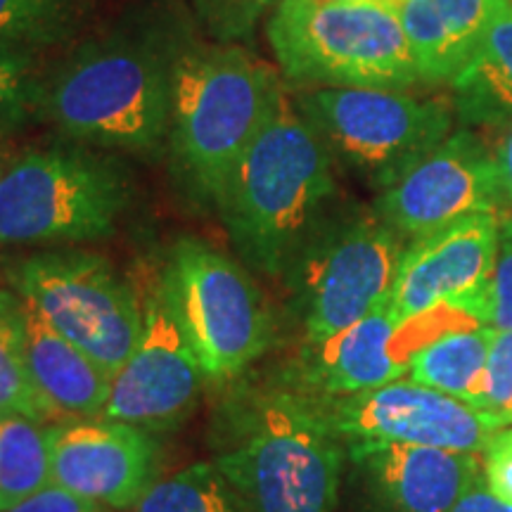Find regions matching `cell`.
<instances>
[{
  "label": "cell",
  "instance_id": "obj_1",
  "mask_svg": "<svg viewBox=\"0 0 512 512\" xmlns=\"http://www.w3.org/2000/svg\"><path fill=\"white\" fill-rule=\"evenodd\" d=\"M332 157L294 95L283 91L259 136L235 162L216 202L247 266L283 278L294 256L335 204Z\"/></svg>",
  "mask_w": 512,
  "mask_h": 512
},
{
  "label": "cell",
  "instance_id": "obj_2",
  "mask_svg": "<svg viewBox=\"0 0 512 512\" xmlns=\"http://www.w3.org/2000/svg\"><path fill=\"white\" fill-rule=\"evenodd\" d=\"M219 425L214 463L249 512H335L344 441L309 394L280 384L235 396Z\"/></svg>",
  "mask_w": 512,
  "mask_h": 512
},
{
  "label": "cell",
  "instance_id": "obj_3",
  "mask_svg": "<svg viewBox=\"0 0 512 512\" xmlns=\"http://www.w3.org/2000/svg\"><path fill=\"white\" fill-rule=\"evenodd\" d=\"M178 50L181 43L145 34L81 43L43 74L36 114L81 145L157 150L169 136Z\"/></svg>",
  "mask_w": 512,
  "mask_h": 512
},
{
  "label": "cell",
  "instance_id": "obj_4",
  "mask_svg": "<svg viewBox=\"0 0 512 512\" xmlns=\"http://www.w3.org/2000/svg\"><path fill=\"white\" fill-rule=\"evenodd\" d=\"M278 74L235 43L183 46L174 62L169 147L197 197L219 202L235 162L283 95Z\"/></svg>",
  "mask_w": 512,
  "mask_h": 512
},
{
  "label": "cell",
  "instance_id": "obj_5",
  "mask_svg": "<svg viewBox=\"0 0 512 512\" xmlns=\"http://www.w3.org/2000/svg\"><path fill=\"white\" fill-rule=\"evenodd\" d=\"M266 34L294 86L403 91L422 81L399 17L382 0H278Z\"/></svg>",
  "mask_w": 512,
  "mask_h": 512
},
{
  "label": "cell",
  "instance_id": "obj_6",
  "mask_svg": "<svg viewBox=\"0 0 512 512\" xmlns=\"http://www.w3.org/2000/svg\"><path fill=\"white\" fill-rule=\"evenodd\" d=\"M117 157L53 145L5 159L0 169V245H79L114 233L131 202Z\"/></svg>",
  "mask_w": 512,
  "mask_h": 512
},
{
  "label": "cell",
  "instance_id": "obj_7",
  "mask_svg": "<svg viewBox=\"0 0 512 512\" xmlns=\"http://www.w3.org/2000/svg\"><path fill=\"white\" fill-rule=\"evenodd\" d=\"M403 249L375 209L332 204L283 275L306 342L337 335L387 304Z\"/></svg>",
  "mask_w": 512,
  "mask_h": 512
},
{
  "label": "cell",
  "instance_id": "obj_8",
  "mask_svg": "<svg viewBox=\"0 0 512 512\" xmlns=\"http://www.w3.org/2000/svg\"><path fill=\"white\" fill-rule=\"evenodd\" d=\"M294 105L332 162L375 190L389 188L451 136L453 102L389 88H318Z\"/></svg>",
  "mask_w": 512,
  "mask_h": 512
},
{
  "label": "cell",
  "instance_id": "obj_9",
  "mask_svg": "<svg viewBox=\"0 0 512 512\" xmlns=\"http://www.w3.org/2000/svg\"><path fill=\"white\" fill-rule=\"evenodd\" d=\"M10 290L46 323L117 375L143 330L140 290L105 256L86 249H46L5 266Z\"/></svg>",
  "mask_w": 512,
  "mask_h": 512
},
{
  "label": "cell",
  "instance_id": "obj_10",
  "mask_svg": "<svg viewBox=\"0 0 512 512\" xmlns=\"http://www.w3.org/2000/svg\"><path fill=\"white\" fill-rule=\"evenodd\" d=\"M164 273L207 380H235L266 354L273 316L245 266L200 238H181Z\"/></svg>",
  "mask_w": 512,
  "mask_h": 512
},
{
  "label": "cell",
  "instance_id": "obj_11",
  "mask_svg": "<svg viewBox=\"0 0 512 512\" xmlns=\"http://www.w3.org/2000/svg\"><path fill=\"white\" fill-rule=\"evenodd\" d=\"M140 302L143 330L128 361L114 375L102 418L166 432L195 411L207 375L178 316L164 268L147 292H140Z\"/></svg>",
  "mask_w": 512,
  "mask_h": 512
},
{
  "label": "cell",
  "instance_id": "obj_12",
  "mask_svg": "<svg viewBox=\"0 0 512 512\" xmlns=\"http://www.w3.org/2000/svg\"><path fill=\"white\" fill-rule=\"evenodd\" d=\"M311 399L344 444L387 441L484 453L489 441L503 430L489 413L408 375L358 394Z\"/></svg>",
  "mask_w": 512,
  "mask_h": 512
},
{
  "label": "cell",
  "instance_id": "obj_13",
  "mask_svg": "<svg viewBox=\"0 0 512 512\" xmlns=\"http://www.w3.org/2000/svg\"><path fill=\"white\" fill-rule=\"evenodd\" d=\"M505 200L496 152L477 131L460 128L380 190L373 209L401 240H418L465 216L501 214Z\"/></svg>",
  "mask_w": 512,
  "mask_h": 512
},
{
  "label": "cell",
  "instance_id": "obj_14",
  "mask_svg": "<svg viewBox=\"0 0 512 512\" xmlns=\"http://www.w3.org/2000/svg\"><path fill=\"white\" fill-rule=\"evenodd\" d=\"M53 484L114 512H131L159 479L152 432L110 418L50 422Z\"/></svg>",
  "mask_w": 512,
  "mask_h": 512
},
{
  "label": "cell",
  "instance_id": "obj_15",
  "mask_svg": "<svg viewBox=\"0 0 512 512\" xmlns=\"http://www.w3.org/2000/svg\"><path fill=\"white\" fill-rule=\"evenodd\" d=\"M501 219L503 214H472L411 240L389 297L394 316L406 323L437 306L472 316L494 266Z\"/></svg>",
  "mask_w": 512,
  "mask_h": 512
},
{
  "label": "cell",
  "instance_id": "obj_16",
  "mask_svg": "<svg viewBox=\"0 0 512 512\" xmlns=\"http://www.w3.org/2000/svg\"><path fill=\"white\" fill-rule=\"evenodd\" d=\"M347 453L377 512H451L482 477V453L387 441H351Z\"/></svg>",
  "mask_w": 512,
  "mask_h": 512
},
{
  "label": "cell",
  "instance_id": "obj_17",
  "mask_svg": "<svg viewBox=\"0 0 512 512\" xmlns=\"http://www.w3.org/2000/svg\"><path fill=\"white\" fill-rule=\"evenodd\" d=\"M401 320L392 304L320 342H306L294 370V387L311 396H347L408 375L411 354L401 344Z\"/></svg>",
  "mask_w": 512,
  "mask_h": 512
},
{
  "label": "cell",
  "instance_id": "obj_18",
  "mask_svg": "<svg viewBox=\"0 0 512 512\" xmlns=\"http://www.w3.org/2000/svg\"><path fill=\"white\" fill-rule=\"evenodd\" d=\"M24 349L38 399L53 422L102 418L114 375L24 302Z\"/></svg>",
  "mask_w": 512,
  "mask_h": 512
},
{
  "label": "cell",
  "instance_id": "obj_19",
  "mask_svg": "<svg viewBox=\"0 0 512 512\" xmlns=\"http://www.w3.org/2000/svg\"><path fill=\"white\" fill-rule=\"evenodd\" d=\"M399 17L422 81L451 83L510 0H384Z\"/></svg>",
  "mask_w": 512,
  "mask_h": 512
},
{
  "label": "cell",
  "instance_id": "obj_20",
  "mask_svg": "<svg viewBox=\"0 0 512 512\" xmlns=\"http://www.w3.org/2000/svg\"><path fill=\"white\" fill-rule=\"evenodd\" d=\"M451 86L453 110L465 128L512 126V3Z\"/></svg>",
  "mask_w": 512,
  "mask_h": 512
},
{
  "label": "cell",
  "instance_id": "obj_21",
  "mask_svg": "<svg viewBox=\"0 0 512 512\" xmlns=\"http://www.w3.org/2000/svg\"><path fill=\"white\" fill-rule=\"evenodd\" d=\"M494 332L482 323L448 325L413 351L408 377L477 408Z\"/></svg>",
  "mask_w": 512,
  "mask_h": 512
},
{
  "label": "cell",
  "instance_id": "obj_22",
  "mask_svg": "<svg viewBox=\"0 0 512 512\" xmlns=\"http://www.w3.org/2000/svg\"><path fill=\"white\" fill-rule=\"evenodd\" d=\"M50 484V422L24 413H0V510L27 501Z\"/></svg>",
  "mask_w": 512,
  "mask_h": 512
},
{
  "label": "cell",
  "instance_id": "obj_23",
  "mask_svg": "<svg viewBox=\"0 0 512 512\" xmlns=\"http://www.w3.org/2000/svg\"><path fill=\"white\" fill-rule=\"evenodd\" d=\"M131 512H249L228 477L211 463H192L157 479Z\"/></svg>",
  "mask_w": 512,
  "mask_h": 512
},
{
  "label": "cell",
  "instance_id": "obj_24",
  "mask_svg": "<svg viewBox=\"0 0 512 512\" xmlns=\"http://www.w3.org/2000/svg\"><path fill=\"white\" fill-rule=\"evenodd\" d=\"M0 413H24L53 422L29 377L24 304L12 290H0Z\"/></svg>",
  "mask_w": 512,
  "mask_h": 512
},
{
  "label": "cell",
  "instance_id": "obj_25",
  "mask_svg": "<svg viewBox=\"0 0 512 512\" xmlns=\"http://www.w3.org/2000/svg\"><path fill=\"white\" fill-rule=\"evenodd\" d=\"M79 0H0V46L41 48L72 31Z\"/></svg>",
  "mask_w": 512,
  "mask_h": 512
},
{
  "label": "cell",
  "instance_id": "obj_26",
  "mask_svg": "<svg viewBox=\"0 0 512 512\" xmlns=\"http://www.w3.org/2000/svg\"><path fill=\"white\" fill-rule=\"evenodd\" d=\"M41 81L36 48L0 46V133L36 114Z\"/></svg>",
  "mask_w": 512,
  "mask_h": 512
},
{
  "label": "cell",
  "instance_id": "obj_27",
  "mask_svg": "<svg viewBox=\"0 0 512 512\" xmlns=\"http://www.w3.org/2000/svg\"><path fill=\"white\" fill-rule=\"evenodd\" d=\"M472 318L494 330H512V216L501 219L496 259Z\"/></svg>",
  "mask_w": 512,
  "mask_h": 512
},
{
  "label": "cell",
  "instance_id": "obj_28",
  "mask_svg": "<svg viewBox=\"0 0 512 512\" xmlns=\"http://www.w3.org/2000/svg\"><path fill=\"white\" fill-rule=\"evenodd\" d=\"M273 0H190L202 27L219 43L249 41Z\"/></svg>",
  "mask_w": 512,
  "mask_h": 512
},
{
  "label": "cell",
  "instance_id": "obj_29",
  "mask_svg": "<svg viewBox=\"0 0 512 512\" xmlns=\"http://www.w3.org/2000/svg\"><path fill=\"white\" fill-rule=\"evenodd\" d=\"M477 408L489 413L503 430L512 427V330L494 332Z\"/></svg>",
  "mask_w": 512,
  "mask_h": 512
},
{
  "label": "cell",
  "instance_id": "obj_30",
  "mask_svg": "<svg viewBox=\"0 0 512 512\" xmlns=\"http://www.w3.org/2000/svg\"><path fill=\"white\" fill-rule=\"evenodd\" d=\"M482 477L501 501L512 505V441L505 430L498 432L484 448Z\"/></svg>",
  "mask_w": 512,
  "mask_h": 512
},
{
  "label": "cell",
  "instance_id": "obj_31",
  "mask_svg": "<svg viewBox=\"0 0 512 512\" xmlns=\"http://www.w3.org/2000/svg\"><path fill=\"white\" fill-rule=\"evenodd\" d=\"M0 512H114L105 505L86 501V498L72 494V491L62 489V486L50 484L48 489L38 491L27 501L3 508Z\"/></svg>",
  "mask_w": 512,
  "mask_h": 512
},
{
  "label": "cell",
  "instance_id": "obj_32",
  "mask_svg": "<svg viewBox=\"0 0 512 512\" xmlns=\"http://www.w3.org/2000/svg\"><path fill=\"white\" fill-rule=\"evenodd\" d=\"M451 512H512V505L501 501V498L486 486L484 477H479Z\"/></svg>",
  "mask_w": 512,
  "mask_h": 512
},
{
  "label": "cell",
  "instance_id": "obj_33",
  "mask_svg": "<svg viewBox=\"0 0 512 512\" xmlns=\"http://www.w3.org/2000/svg\"><path fill=\"white\" fill-rule=\"evenodd\" d=\"M496 162H498V174H501V183L505 190V197L512 204V126L505 133L503 143L496 150Z\"/></svg>",
  "mask_w": 512,
  "mask_h": 512
},
{
  "label": "cell",
  "instance_id": "obj_34",
  "mask_svg": "<svg viewBox=\"0 0 512 512\" xmlns=\"http://www.w3.org/2000/svg\"><path fill=\"white\" fill-rule=\"evenodd\" d=\"M5 136H8V133H0V169H3V164H5V150H3V143H5Z\"/></svg>",
  "mask_w": 512,
  "mask_h": 512
},
{
  "label": "cell",
  "instance_id": "obj_35",
  "mask_svg": "<svg viewBox=\"0 0 512 512\" xmlns=\"http://www.w3.org/2000/svg\"><path fill=\"white\" fill-rule=\"evenodd\" d=\"M505 434H508L510 441H512V427H505Z\"/></svg>",
  "mask_w": 512,
  "mask_h": 512
}]
</instances>
